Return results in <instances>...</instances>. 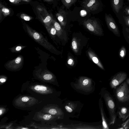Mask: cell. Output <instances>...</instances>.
I'll return each mask as SVG.
<instances>
[{"instance_id": "6da1fadb", "label": "cell", "mask_w": 129, "mask_h": 129, "mask_svg": "<svg viewBox=\"0 0 129 129\" xmlns=\"http://www.w3.org/2000/svg\"><path fill=\"white\" fill-rule=\"evenodd\" d=\"M102 95L110 115V125L113 124L116 119L115 105L114 100L109 92L104 89L102 92Z\"/></svg>"}, {"instance_id": "7a4b0ae2", "label": "cell", "mask_w": 129, "mask_h": 129, "mask_svg": "<svg viewBox=\"0 0 129 129\" xmlns=\"http://www.w3.org/2000/svg\"><path fill=\"white\" fill-rule=\"evenodd\" d=\"M27 32L28 34L36 42L50 51L55 50L53 46L40 34L32 29L26 25Z\"/></svg>"}, {"instance_id": "3957f363", "label": "cell", "mask_w": 129, "mask_h": 129, "mask_svg": "<svg viewBox=\"0 0 129 129\" xmlns=\"http://www.w3.org/2000/svg\"><path fill=\"white\" fill-rule=\"evenodd\" d=\"M116 94L120 102H125L129 101V88L126 82L122 83L116 89Z\"/></svg>"}, {"instance_id": "277c9868", "label": "cell", "mask_w": 129, "mask_h": 129, "mask_svg": "<svg viewBox=\"0 0 129 129\" xmlns=\"http://www.w3.org/2000/svg\"><path fill=\"white\" fill-rule=\"evenodd\" d=\"M92 81L91 79L86 77H81L76 84L75 87L77 89L86 92H89L92 89Z\"/></svg>"}, {"instance_id": "5b68a950", "label": "cell", "mask_w": 129, "mask_h": 129, "mask_svg": "<svg viewBox=\"0 0 129 129\" xmlns=\"http://www.w3.org/2000/svg\"><path fill=\"white\" fill-rule=\"evenodd\" d=\"M84 24L89 31L99 35L102 34V29L96 20L88 19L84 22Z\"/></svg>"}, {"instance_id": "8992f818", "label": "cell", "mask_w": 129, "mask_h": 129, "mask_svg": "<svg viewBox=\"0 0 129 129\" xmlns=\"http://www.w3.org/2000/svg\"><path fill=\"white\" fill-rule=\"evenodd\" d=\"M105 21L109 29L116 36H120L119 30L117 25L113 18L109 15L106 14Z\"/></svg>"}, {"instance_id": "52a82bcc", "label": "cell", "mask_w": 129, "mask_h": 129, "mask_svg": "<svg viewBox=\"0 0 129 129\" xmlns=\"http://www.w3.org/2000/svg\"><path fill=\"white\" fill-rule=\"evenodd\" d=\"M127 76V74L125 72H120L114 75L110 82L111 87L115 89L117 87L123 82Z\"/></svg>"}, {"instance_id": "ba28073f", "label": "cell", "mask_w": 129, "mask_h": 129, "mask_svg": "<svg viewBox=\"0 0 129 129\" xmlns=\"http://www.w3.org/2000/svg\"><path fill=\"white\" fill-rule=\"evenodd\" d=\"M99 3L97 0H85L82 3V6L91 11L96 10L99 7Z\"/></svg>"}, {"instance_id": "9c48e42d", "label": "cell", "mask_w": 129, "mask_h": 129, "mask_svg": "<svg viewBox=\"0 0 129 129\" xmlns=\"http://www.w3.org/2000/svg\"><path fill=\"white\" fill-rule=\"evenodd\" d=\"M100 109L102 120V125L103 128L109 129V127L106 116L103 107V104L101 99H100L99 101Z\"/></svg>"}, {"instance_id": "30bf717a", "label": "cell", "mask_w": 129, "mask_h": 129, "mask_svg": "<svg viewBox=\"0 0 129 129\" xmlns=\"http://www.w3.org/2000/svg\"><path fill=\"white\" fill-rule=\"evenodd\" d=\"M22 57L20 56L9 62L6 66L9 68L17 69L22 66Z\"/></svg>"}, {"instance_id": "8fae6325", "label": "cell", "mask_w": 129, "mask_h": 129, "mask_svg": "<svg viewBox=\"0 0 129 129\" xmlns=\"http://www.w3.org/2000/svg\"><path fill=\"white\" fill-rule=\"evenodd\" d=\"M67 13L64 10L60 9L56 14V17L61 25L64 26L67 22Z\"/></svg>"}, {"instance_id": "7c38bea8", "label": "cell", "mask_w": 129, "mask_h": 129, "mask_svg": "<svg viewBox=\"0 0 129 129\" xmlns=\"http://www.w3.org/2000/svg\"><path fill=\"white\" fill-rule=\"evenodd\" d=\"M119 118L124 121L129 116V111L125 107L121 108L119 112Z\"/></svg>"}, {"instance_id": "4fadbf2b", "label": "cell", "mask_w": 129, "mask_h": 129, "mask_svg": "<svg viewBox=\"0 0 129 129\" xmlns=\"http://www.w3.org/2000/svg\"><path fill=\"white\" fill-rule=\"evenodd\" d=\"M112 5L114 11L118 13L122 7L123 0H112Z\"/></svg>"}, {"instance_id": "5bb4252c", "label": "cell", "mask_w": 129, "mask_h": 129, "mask_svg": "<svg viewBox=\"0 0 129 129\" xmlns=\"http://www.w3.org/2000/svg\"><path fill=\"white\" fill-rule=\"evenodd\" d=\"M76 107V104L70 102L67 104L65 107L67 111L70 113L75 109Z\"/></svg>"}, {"instance_id": "9a60e30c", "label": "cell", "mask_w": 129, "mask_h": 129, "mask_svg": "<svg viewBox=\"0 0 129 129\" xmlns=\"http://www.w3.org/2000/svg\"><path fill=\"white\" fill-rule=\"evenodd\" d=\"M53 19L52 17L50 15H47L43 20V22L46 26V28L48 27L52 23Z\"/></svg>"}, {"instance_id": "2e32d148", "label": "cell", "mask_w": 129, "mask_h": 129, "mask_svg": "<svg viewBox=\"0 0 129 129\" xmlns=\"http://www.w3.org/2000/svg\"><path fill=\"white\" fill-rule=\"evenodd\" d=\"M77 0H61L63 5L67 9L69 8Z\"/></svg>"}, {"instance_id": "e0dca14e", "label": "cell", "mask_w": 129, "mask_h": 129, "mask_svg": "<svg viewBox=\"0 0 129 129\" xmlns=\"http://www.w3.org/2000/svg\"><path fill=\"white\" fill-rule=\"evenodd\" d=\"M90 57L91 58L92 60L95 63L97 64L100 68L103 69H104V68L101 62L99 61L98 58L96 56H92L89 54Z\"/></svg>"}, {"instance_id": "ac0fdd59", "label": "cell", "mask_w": 129, "mask_h": 129, "mask_svg": "<svg viewBox=\"0 0 129 129\" xmlns=\"http://www.w3.org/2000/svg\"><path fill=\"white\" fill-rule=\"evenodd\" d=\"M126 50L125 47L124 46H122L120 49L119 52V55L122 59H123L125 56Z\"/></svg>"}, {"instance_id": "d6986e66", "label": "cell", "mask_w": 129, "mask_h": 129, "mask_svg": "<svg viewBox=\"0 0 129 129\" xmlns=\"http://www.w3.org/2000/svg\"><path fill=\"white\" fill-rule=\"evenodd\" d=\"M47 29L51 35H55L56 34L57 31L53 25H50Z\"/></svg>"}, {"instance_id": "ffe728a7", "label": "cell", "mask_w": 129, "mask_h": 129, "mask_svg": "<svg viewBox=\"0 0 129 129\" xmlns=\"http://www.w3.org/2000/svg\"><path fill=\"white\" fill-rule=\"evenodd\" d=\"M52 23L55 28L58 32H59L62 30V29L60 24L54 20H53Z\"/></svg>"}, {"instance_id": "44dd1931", "label": "cell", "mask_w": 129, "mask_h": 129, "mask_svg": "<svg viewBox=\"0 0 129 129\" xmlns=\"http://www.w3.org/2000/svg\"><path fill=\"white\" fill-rule=\"evenodd\" d=\"M121 126L118 129H126L129 128V118L120 125Z\"/></svg>"}, {"instance_id": "7402d4cb", "label": "cell", "mask_w": 129, "mask_h": 129, "mask_svg": "<svg viewBox=\"0 0 129 129\" xmlns=\"http://www.w3.org/2000/svg\"><path fill=\"white\" fill-rule=\"evenodd\" d=\"M34 89L37 91H45L47 90V88L44 86L38 85L35 86Z\"/></svg>"}, {"instance_id": "603a6c76", "label": "cell", "mask_w": 129, "mask_h": 129, "mask_svg": "<svg viewBox=\"0 0 129 129\" xmlns=\"http://www.w3.org/2000/svg\"><path fill=\"white\" fill-rule=\"evenodd\" d=\"M2 8V12L4 15L6 16L9 14L10 11L8 9L5 8Z\"/></svg>"}, {"instance_id": "cb8c5ba5", "label": "cell", "mask_w": 129, "mask_h": 129, "mask_svg": "<svg viewBox=\"0 0 129 129\" xmlns=\"http://www.w3.org/2000/svg\"><path fill=\"white\" fill-rule=\"evenodd\" d=\"M44 79L46 80H49L53 78L52 75L50 74H46L43 76Z\"/></svg>"}, {"instance_id": "d4e9b609", "label": "cell", "mask_w": 129, "mask_h": 129, "mask_svg": "<svg viewBox=\"0 0 129 129\" xmlns=\"http://www.w3.org/2000/svg\"><path fill=\"white\" fill-rule=\"evenodd\" d=\"M73 49L75 51H76L77 48V44L76 41L73 40L72 43Z\"/></svg>"}, {"instance_id": "484cf974", "label": "cell", "mask_w": 129, "mask_h": 129, "mask_svg": "<svg viewBox=\"0 0 129 129\" xmlns=\"http://www.w3.org/2000/svg\"><path fill=\"white\" fill-rule=\"evenodd\" d=\"M123 18L126 25L129 27V16H124Z\"/></svg>"}, {"instance_id": "4316f807", "label": "cell", "mask_w": 129, "mask_h": 129, "mask_svg": "<svg viewBox=\"0 0 129 129\" xmlns=\"http://www.w3.org/2000/svg\"><path fill=\"white\" fill-rule=\"evenodd\" d=\"M52 117L51 115L50 114H46L43 116V118L45 120H49Z\"/></svg>"}, {"instance_id": "83f0119b", "label": "cell", "mask_w": 129, "mask_h": 129, "mask_svg": "<svg viewBox=\"0 0 129 129\" xmlns=\"http://www.w3.org/2000/svg\"><path fill=\"white\" fill-rule=\"evenodd\" d=\"M21 17H21L26 21H28L31 19V18L30 17L26 15H22V16H21Z\"/></svg>"}, {"instance_id": "f1b7e54d", "label": "cell", "mask_w": 129, "mask_h": 129, "mask_svg": "<svg viewBox=\"0 0 129 129\" xmlns=\"http://www.w3.org/2000/svg\"><path fill=\"white\" fill-rule=\"evenodd\" d=\"M9 1L12 3L15 4H18L21 1V0H9Z\"/></svg>"}, {"instance_id": "f546056e", "label": "cell", "mask_w": 129, "mask_h": 129, "mask_svg": "<svg viewBox=\"0 0 129 129\" xmlns=\"http://www.w3.org/2000/svg\"><path fill=\"white\" fill-rule=\"evenodd\" d=\"M87 14L86 11L84 10H82L80 12V14L82 16H84L86 15Z\"/></svg>"}, {"instance_id": "4dcf8cb0", "label": "cell", "mask_w": 129, "mask_h": 129, "mask_svg": "<svg viewBox=\"0 0 129 129\" xmlns=\"http://www.w3.org/2000/svg\"><path fill=\"white\" fill-rule=\"evenodd\" d=\"M22 100L23 102H27L29 100V99L27 97H24L22 98Z\"/></svg>"}, {"instance_id": "1f68e13d", "label": "cell", "mask_w": 129, "mask_h": 129, "mask_svg": "<svg viewBox=\"0 0 129 129\" xmlns=\"http://www.w3.org/2000/svg\"><path fill=\"white\" fill-rule=\"evenodd\" d=\"M124 11L126 14L129 16V7L126 8L124 10Z\"/></svg>"}, {"instance_id": "d6a6232c", "label": "cell", "mask_w": 129, "mask_h": 129, "mask_svg": "<svg viewBox=\"0 0 129 129\" xmlns=\"http://www.w3.org/2000/svg\"><path fill=\"white\" fill-rule=\"evenodd\" d=\"M21 46H18L16 47L15 50L16 51H19L21 50Z\"/></svg>"}, {"instance_id": "836d02e7", "label": "cell", "mask_w": 129, "mask_h": 129, "mask_svg": "<svg viewBox=\"0 0 129 129\" xmlns=\"http://www.w3.org/2000/svg\"><path fill=\"white\" fill-rule=\"evenodd\" d=\"M73 62V60L72 59H69L68 61V63L69 65H71Z\"/></svg>"}, {"instance_id": "e575fe53", "label": "cell", "mask_w": 129, "mask_h": 129, "mask_svg": "<svg viewBox=\"0 0 129 129\" xmlns=\"http://www.w3.org/2000/svg\"><path fill=\"white\" fill-rule=\"evenodd\" d=\"M6 81L5 79L4 78H1L0 79V81L2 83H3L5 82Z\"/></svg>"}, {"instance_id": "d590c367", "label": "cell", "mask_w": 129, "mask_h": 129, "mask_svg": "<svg viewBox=\"0 0 129 129\" xmlns=\"http://www.w3.org/2000/svg\"><path fill=\"white\" fill-rule=\"evenodd\" d=\"M125 30L127 32L129 33V28H125Z\"/></svg>"}, {"instance_id": "8d00e7d4", "label": "cell", "mask_w": 129, "mask_h": 129, "mask_svg": "<svg viewBox=\"0 0 129 129\" xmlns=\"http://www.w3.org/2000/svg\"><path fill=\"white\" fill-rule=\"evenodd\" d=\"M126 82L129 85V78H128L126 80Z\"/></svg>"}, {"instance_id": "74e56055", "label": "cell", "mask_w": 129, "mask_h": 129, "mask_svg": "<svg viewBox=\"0 0 129 129\" xmlns=\"http://www.w3.org/2000/svg\"><path fill=\"white\" fill-rule=\"evenodd\" d=\"M46 1L48 2H51L53 1V0H45Z\"/></svg>"}, {"instance_id": "f35d334b", "label": "cell", "mask_w": 129, "mask_h": 129, "mask_svg": "<svg viewBox=\"0 0 129 129\" xmlns=\"http://www.w3.org/2000/svg\"><path fill=\"white\" fill-rule=\"evenodd\" d=\"M23 0V1H24L26 2H28L30 1V0Z\"/></svg>"}, {"instance_id": "ab89813d", "label": "cell", "mask_w": 129, "mask_h": 129, "mask_svg": "<svg viewBox=\"0 0 129 129\" xmlns=\"http://www.w3.org/2000/svg\"><path fill=\"white\" fill-rule=\"evenodd\" d=\"M2 114V111L1 110H0V115H1Z\"/></svg>"}, {"instance_id": "60d3db41", "label": "cell", "mask_w": 129, "mask_h": 129, "mask_svg": "<svg viewBox=\"0 0 129 129\" xmlns=\"http://www.w3.org/2000/svg\"><path fill=\"white\" fill-rule=\"evenodd\" d=\"M127 38H128V39L129 40V36H127Z\"/></svg>"}, {"instance_id": "b9f144b4", "label": "cell", "mask_w": 129, "mask_h": 129, "mask_svg": "<svg viewBox=\"0 0 129 129\" xmlns=\"http://www.w3.org/2000/svg\"><path fill=\"white\" fill-rule=\"evenodd\" d=\"M26 128H22V129H26Z\"/></svg>"}, {"instance_id": "7bdbcfd3", "label": "cell", "mask_w": 129, "mask_h": 129, "mask_svg": "<svg viewBox=\"0 0 129 129\" xmlns=\"http://www.w3.org/2000/svg\"><path fill=\"white\" fill-rule=\"evenodd\" d=\"M128 0V2H129V0Z\"/></svg>"}]
</instances>
